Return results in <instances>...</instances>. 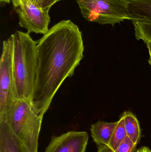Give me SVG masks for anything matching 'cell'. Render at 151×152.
<instances>
[{
    "label": "cell",
    "mask_w": 151,
    "mask_h": 152,
    "mask_svg": "<svg viewBox=\"0 0 151 152\" xmlns=\"http://www.w3.org/2000/svg\"><path fill=\"white\" fill-rule=\"evenodd\" d=\"M137 146L127 136L114 152H136Z\"/></svg>",
    "instance_id": "4fadbf2b"
},
{
    "label": "cell",
    "mask_w": 151,
    "mask_h": 152,
    "mask_svg": "<svg viewBox=\"0 0 151 152\" xmlns=\"http://www.w3.org/2000/svg\"><path fill=\"white\" fill-rule=\"evenodd\" d=\"M64 1V0H57V2L59 1Z\"/></svg>",
    "instance_id": "603a6c76"
},
{
    "label": "cell",
    "mask_w": 151,
    "mask_h": 152,
    "mask_svg": "<svg viewBox=\"0 0 151 152\" xmlns=\"http://www.w3.org/2000/svg\"><path fill=\"white\" fill-rule=\"evenodd\" d=\"M12 36L17 98L32 102L38 66L37 44L27 32L18 31Z\"/></svg>",
    "instance_id": "7a4b0ae2"
},
{
    "label": "cell",
    "mask_w": 151,
    "mask_h": 152,
    "mask_svg": "<svg viewBox=\"0 0 151 152\" xmlns=\"http://www.w3.org/2000/svg\"><path fill=\"white\" fill-rule=\"evenodd\" d=\"M126 136L124 118L121 115L119 120L118 121V124L113 131L108 146L114 151Z\"/></svg>",
    "instance_id": "7c38bea8"
},
{
    "label": "cell",
    "mask_w": 151,
    "mask_h": 152,
    "mask_svg": "<svg viewBox=\"0 0 151 152\" xmlns=\"http://www.w3.org/2000/svg\"><path fill=\"white\" fill-rule=\"evenodd\" d=\"M148 62H149V64H150V65L151 66V58H150V59L149 60V61H148Z\"/></svg>",
    "instance_id": "44dd1931"
},
{
    "label": "cell",
    "mask_w": 151,
    "mask_h": 152,
    "mask_svg": "<svg viewBox=\"0 0 151 152\" xmlns=\"http://www.w3.org/2000/svg\"><path fill=\"white\" fill-rule=\"evenodd\" d=\"M0 152H24L5 124L0 122Z\"/></svg>",
    "instance_id": "8fae6325"
},
{
    "label": "cell",
    "mask_w": 151,
    "mask_h": 152,
    "mask_svg": "<svg viewBox=\"0 0 151 152\" xmlns=\"http://www.w3.org/2000/svg\"><path fill=\"white\" fill-rule=\"evenodd\" d=\"M136 152H151V150L149 147L143 146L139 148Z\"/></svg>",
    "instance_id": "e0dca14e"
},
{
    "label": "cell",
    "mask_w": 151,
    "mask_h": 152,
    "mask_svg": "<svg viewBox=\"0 0 151 152\" xmlns=\"http://www.w3.org/2000/svg\"><path fill=\"white\" fill-rule=\"evenodd\" d=\"M85 131H70L53 137L45 152H85L88 141Z\"/></svg>",
    "instance_id": "52a82bcc"
},
{
    "label": "cell",
    "mask_w": 151,
    "mask_h": 152,
    "mask_svg": "<svg viewBox=\"0 0 151 152\" xmlns=\"http://www.w3.org/2000/svg\"><path fill=\"white\" fill-rule=\"evenodd\" d=\"M17 100L13 68V38L3 42L0 61V115L6 113Z\"/></svg>",
    "instance_id": "5b68a950"
},
{
    "label": "cell",
    "mask_w": 151,
    "mask_h": 152,
    "mask_svg": "<svg viewBox=\"0 0 151 152\" xmlns=\"http://www.w3.org/2000/svg\"><path fill=\"white\" fill-rule=\"evenodd\" d=\"M128 10L132 20L151 23V0L129 1Z\"/></svg>",
    "instance_id": "9c48e42d"
},
{
    "label": "cell",
    "mask_w": 151,
    "mask_h": 152,
    "mask_svg": "<svg viewBox=\"0 0 151 152\" xmlns=\"http://www.w3.org/2000/svg\"><path fill=\"white\" fill-rule=\"evenodd\" d=\"M121 115L124 118L127 136L137 145L142 137V129L137 118L131 111H125Z\"/></svg>",
    "instance_id": "30bf717a"
},
{
    "label": "cell",
    "mask_w": 151,
    "mask_h": 152,
    "mask_svg": "<svg viewBox=\"0 0 151 152\" xmlns=\"http://www.w3.org/2000/svg\"><path fill=\"white\" fill-rule=\"evenodd\" d=\"M126 1H143V0H126Z\"/></svg>",
    "instance_id": "7402d4cb"
},
{
    "label": "cell",
    "mask_w": 151,
    "mask_h": 152,
    "mask_svg": "<svg viewBox=\"0 0 151 152\" xmlns=\"http://www.w3.org/2000/svg\"><path fill=\"white\" fill-rule=\"evenodd\" d=\"M11 0H0L1 3H3L9 4Z\"/></svg>",
    "instance_id": "ffe728a7"
},
{
    "label": "cell",
    "mask_w": 151,
    "mask_h": 152,
    "mask_svg": "<svg viewBox=\"0 0 151 152\" xmlns=\"http://www.w3.org/2000/svg\"><path fill=\"white\" fill-rule=\"evenodd\" d=\"M57 2V0H43L41 8L43 9L49 10L51 6Z\"/></svg>",
    "instance_id": "5bb4252c"
},
{
    "label": "cell",
    "mask_w": 151,
    "mask_h": 152,
    "mask_svg": "<svg viewBox=\"0 0 151 152\" xmlns=\"http://www.w3.org/2000/svg\"><path fill=\"white\" fill-rule=\"evenodd\" d=\"M97 152H114L108 145H102L98 147Z\"/></svg>",
    "instance_id": "9a60e30c"
},
{
    "label": "cell",
    "mask_w": 151,
    "mask_h": 152,
    "mask_svg": "<svg viewBox=\"0 0 151 152\" xmlns=\"http://www.w3.org/2000/svg\"><path fill=\"white\" fill-rule=\"evenodd\" d=\"M43 0H29V1L32 2L38 7H40Z\"/></svg>",
    "instance_id": "ac0fdd59"
},
{
    "label": "cell",
    "mask_w": 151,
    "mask_h": 152,
    "mask_svg": "<svg viewBox=\"0 0 151 152\" xmlns=\"http://www.w3.org/2000/svg\"><path fill=\"white\" fill-rule=\"evenodd\" d=\"M37 74L32 104L41 116L48 110L65 80L74 75L83 58L82 33L70 20L53 26L37 44Z\"/></svg>",
    "instance_id": "6da1fadb"
},
{
    "label": "cell",
    "mask_w": 151,
    "mask_h": 152,
    "mask_svg": "<svg viewBox=\"0 0 151 152\" xmlns=\"http://www.w3.org/2000/svg\"><path fill=\"white\" fill-rule=\"evenodd\" d=\"M147 45V48L149 50V53H150V58H151V42H145Z\"/></svg>",
    "instance_id": "d6986e66"
},
{
    "label": "cell",
    "mask_w": 151,
    "mask_h": 152,
    "mask_svg": "<svg viewBox=\"0 0 151 152\" xmlns=\"http://www.w3.org/2000/svg\"><path fill=\"white\" fill-rule=\"evenodd\" d=\"M43 116L37 114L32 102L17 99L0 115V122L7 126L24 152H38V140Z\"/></svg>",
    "instance_id": "3957f363"
},
{
    "label": "cell",
    "mask_w": 151,
    "mask_h": 152,
    "mask_svg": "<svg viewBox=\"0 0 151 152\" xmlns=\"http://www.w3.org/2000/svg\"><path fill=\"white\" fill-rule=\"evenodd\" d=\"M12 1L14 8H16L21 4H26L29 1V0H12Z\"/></svg>",
    "instance_id": "2e32d148"
},
{
    "label": "cell",
    "mask_w": 151,
    "mask_h": 152,
    "mask_svg": "<svg viewBox=\"0 0 151 152\" xmlns=\"http://www.w3.org/2000/svg\"><path fill=\"white\" fill-rule=\"evenodd\" d=\"M85 19L100 25L116 24L132 20L128 10L129 1L126 0H76Z\"/></svg>",
    "instance_id": "277c9868"
},
{
    "label": "cell",
    "mask_w": 151,
    "mask_h": 152,
    "mask_svg": "<svg viewBox=\"0 0 151 152\" xmlns=\"http://www.w3.org/2000/svg\"><path fill=\"white\" fill-rule=\"evenodd\" d=\"M15 8L19 19L20 26L26 29L28 34L44 35L49 30V10L42 9L29 1Z\"/></svg>",
    "instance_id": "8992f818"
},
{
    "label": "cell",
    "mask_w": 151,
    "mask_h": 152,
    "mask_svg": "<svg viewBox=\"0 0 151 152\" xmlns=\"http://www.w3.org/2000/svg\"><path fill=\"white\" fill-rule=\"evenodd\" d=\"M118 124V121L108 122L99 121L91 125V137L98 147L109 145L113 131Z\"/></svg>",
    "instance_id": "ba28073f"
}]
</instances>
